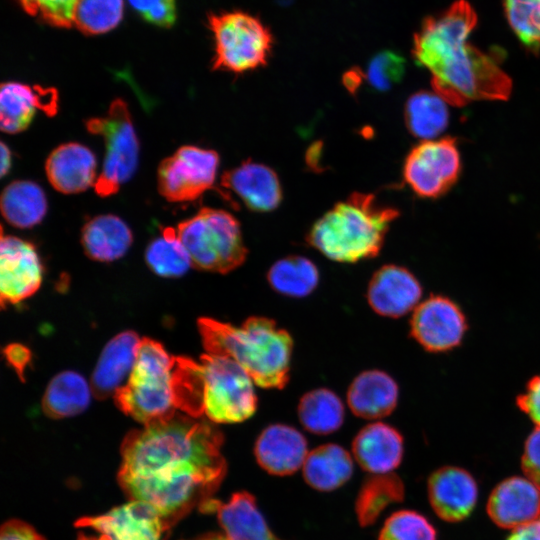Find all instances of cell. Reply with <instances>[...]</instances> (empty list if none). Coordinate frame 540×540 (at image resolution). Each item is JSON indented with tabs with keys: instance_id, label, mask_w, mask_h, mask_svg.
<instances>
[{
	"instance_id": "obj_1",
	"label": "cell",
	"mask_w": 540,
	"mask_h": 540,
	"mask_svg": "<svg viewBox=\"0 0 540 540\" xmlns=\"http://www.w3.org/2000/svg\"><path fill=\"white\" fill-rule=\"evenodd\" d=\"M222 444L212 422L187 414L144 425L122 442L119 484L171 527L220 486L227 470Z\"/></svg>"
},
{
	"instance_id": "obj_2",
	"label": "cell",
	"mask_w": 540,
	"mask_h": 540,
	"mask_svg": "<svg viewBox=\"0 0 540 540\" xmlns=\"http://www.w3.org/2000/svg\"><path fill=\"white\" fill-rule=\"evenodd\" d=\"M477 15L465 0L426 18L416 32L413 57L431 74L432 87L447 103L462 107L477 100H507L512 80L495 53L468 42Z\"/></svg>"
},
{
	"instance_id": "obj_3",
	"label": "cell",
	"mask_w": 540,
	"mask_h": 540,
	"mask_svg": "<svg viewBox=\"0 0 540 540\" xmlns=\"http://www.w3.org/2000/svg\"><path fill=\"white\" fill-rule=\"evenodd\" d=\"M253 381L233 360L211 353L199 361L176 357L172 374L178 410L212 423H238L256 411Z\"/></svg>"
},
{
	"instance_id": "obj_4",
	"label": "cell",
	"mask_w": 540,
	"mask_h": 540,
	"mask_svg": "<svg viewBox=\"0 0 540 540\" xmlns=\"http://www.w3.org/2000/svg\"><path fill=\"white\" fill-rule=\"evenodd\" d=\"M198 327L206 352L233 360L257 386L281 389L287 384L293 341L272 319L253 316L237 327L200 318Z\"/></svg>"
},
{
	"instance_id": "obj_5",
	"label": "cell",
	"mask_w": 540,
	"mask_h": 540,
	"mask_svg": "<svg viewBox=\"0 0 540 540\" xmlns=\"http://www.w3.org/2000/svg\"><path fill=\"white\" fill-rule=\"evenodd\" d=\"M393 207L368 193L355 192L323 214L307 234V242L330 260L354 263L378 255L392 221Z\"/></svg>"
},
{
	"instance_id": "obj_6",
	"label": "cell",
	"mask_w": 540,
	"mask_h": 540,
	"mask_svg": "<svg viewBox=\"0 0 540 540\" xmlns=\"http://www.w3.org/2000/svg\"><path fill=\"white\" fill-rule=\"evenodd\" d=\"M175 358L159 342L141 339L132 372L114 394L118 408L143 425L177 413L172 387Z\"/></svg>"
},
{
	"instance_id": "obj_7",
	"label": "cell",
	"mask_w": 540,
	"mask_h": 540,
	"mask_svg": "<svg viewBox=\"0 0 540 540\" xmlns=\"http://www.w3.org/2000/svg\"><path fill=\"white\" fill-rule=\"evenodd\" d=\"M176 231L195 268L223 274L246 259L240 224L227 211L203 207L180 222Z\"/></svg>"
},
{
	"instance_id": "obj_8",
	"label": "cell",
	"mask_w": 540,
	"mask_h": 540,
	"mask_svg": "<svg viewBox=\"0 0 540 540\" xmlns=\"http://www.w3.org/2000/svg\"><path fill=\"white\" fill-rule=\"evenodd\" d=\"M208 24L215 44L213 69L241 74L266 65L273 38L257 17L242 11L211 13Z\"/></svg>"
},
{
	"instance_id": "obj_9",
	"label": "cell",
	"mask_w": 540,
	"mask_h": 540,
	"mask_svg": "<svg viewBox=\"0 0 540 540\" xmlns=\"http://www.w3.org/2000/svg\"><path fill=\"white\" fill-rule=\"evenodd\" d=\"M85 126L89 133L101 136L106 147L95 192L101 197L113 195L131 179L138 165L139 140L127 103L114 99L104 116L86 120Z\"/></svg>"
},
{
	"instance_id": "obj_10",
	"label": "cell",
	"mask_w": 540,
	"mask_h": 540,
	"mask_svg": "<svg viewBox=\"0 0 540 540\" xmlns=\"http://www.w3.org/2000/svg\"><path fill=\"white\" fill-rule=\"evenodd\" d=\"M461 170L457 140L447 136L415 145L405 158L403 178L417 196L434 199L455 185Z\"/></svg>"
},
{
	"instance_id": "obj_11",
	"label": "cell",
	"mask_w": 540,
	"mask_h": 540,
	"mask_svg": "<svg viewBox=\"0 0 540 540\" xmlns=\"http://www.w3.org/2000/svg\"><path fill=\"white\" fill-rule=\"evenodd\" d=\"M218 167L214 150L182 146L159 164V193L169 202L193 201L213 186Z\"/></svg>"
},
{
	"instance_id": "obj_12",
	"label": "cell",
	"mask_w": 540,
	"mask_h": 540,
	"mask_svg": "<svg viewBox=\"0 0 540 540\" xmlns=\"http://www.w3.org/2000/svg\"><path fill=\"white\" fill-rule=\"evenodd\" d=\"M75 527L84 530L80 540H165L170 529L152 506L137 500L83 517Z\"/></svg>"
},
{
	"instance_id": "obj_13",
	"label": "cell",
	"mask_w": 540,
	"mask_h": 540,
	"mask_svg": "<svg viewBox=\"0 0 540 540\" xmlns=\"http://www.w3.org/2000/svg\"><path fill=\"white\" fill-rule=\"evenodd\" d=\"M467 330L461 308L450 298L433 295L419 303L410 320L411 336L425 350L446 352L457 347Z\"/></svg>"
},
{
	"instance_id": "obj_14",
	"label": "cell",
	"mask_w": 540,
	"mask_h": 540,
	"mask_svg": "<svg viewBox=\"0 0 540 540\" xmlns=\"http://www.w3.org/2000/svg\"><path fill=\"white\" fill-rule=\"evenodd\" d=\"M43 267L30 242L1 234L0 294L1 304H16L33 295L42 282Z\"/></svg>"
},
{
	"instance_id": "obj_15",
	"label": "cell",
	"mask_w": 540,
	"mask_h": 540,
	"mask_svg": "<svg viewBox=\"0 0 540 540\" xmlns=\"http://www.w3.org/2000/svg\"><path fill=\"white\" fill-rule=\"evenodd\" d=\"M422 296L417 278L406 268L389 264L379 268L370 279L367 301L379 315L398 318L414 310Z\"/></svg>"
},
{
	"instance_id": "obj_16",
	"label": "cell",
	"mask_w": 540,
	"mask_h": 540,
	"mask_svg": "<svg viewBox=\"0 0 540 540\" xmlns=\"http://www.w3.org/2000/svg\"><path fill=\"white\" fill-rule=\"evenodd\" d=\"M220 183L229 195L235 196L250 211H272L282 200V188L277 174L261 163L247 160L224 172Z\"/></svg>"
},
{
	"instance_id": "obj_17",
	"label": "cell",
	"mask_w": 540,
	"mask_h": 540,
	"mask_svg": "<svg viewBox=\"0 0 540 540\" xmlns=\"http://www.w3.org/2000/svg\"><path fill=\"white\" fill-rule=\"evenodd\" d=\"M487 512L502 528L528 525L540 518V490L527 478H507L490 494Z\"/></svg>"
},
{
	"instance_id": "obj_18",
	"label": "cell",
	"mask_w": 540,
	"mask_h": 540,
	"mask_svg": "<svg viewBox=\"0 0 540 540\" xmlns=\"http://www.w3.org/2000/svg\"><path fill=\"white\" fill-rule=\"evenodd\" d=\"M428 496L435 513L448 522L465 519L473 511L478 496L470 473L459 467H442L428 480Z\"/></svg>"
},
{
	"instance_id": "obj_19",
	"label": "cell",
	"mask_w": 540,
	"mask_h": 540,
	"mask_svg": "<svg viewBox=\"0 0 540 540\" xmlns=\"http://www.w3.org/2000/svg\"><path fill=\"white\" fill-rule=\"evenodd\" d=\"M57 92L52 88L30 86L20 82H4L0 88V127L16 134L31 124L36 110L53 116L57 112Z\"/></svg>"
},
{
	"instance_id": "obj_20",
	"label": "cell",
	"mask_w": 540,
	"mask_h": 540,
	"mask_svg": "<svg viewBox=\"0 0 540 540\" xmlns=\"http://www.w3.org/2000/svg\"><path fill=\"white\" fill-rule=\"evenodd\" d=\"M254 454L258 464L269 474L290 475L303 466L308 455L307 441L292 426L272 424L259 434Z\"/></svg>"
},
{
	"instance_id": "obj_21",
	"label": "cell",
	"mask_w": 540,
	"mask_h": 540,
	"mask_svg": "<svg viewBox=\"0 0 540 540\" xmlns=\"http://www.w3.org/2000/svg\"><path fill=\"white\" fill-rule=\"evenodd\" d=\"M199 509L217 516L228 540H281L269 529L255 498L248 492L234 493L225 503L211 498Z\"/></svg>"
},
{
	"instance_id": "obj_22",
	"label": "cell",
	"mask_w": 540,
	"mask_h": 540,
	"mask_svg": "<svg viewBox=\"0 0 540 540\" xmlns=\"http://www.w3.org/2000/svg\"><path fill=\"white\" fill-rule=\"evenodd\" d=\"M93 152L77 142L56 147L47 157L45 172L53 188L64 194L83 192L98 178Z\"/></svg>"
},
{
	"instance_id": "obj_23",
	"label": "cell",
	"mask_w": 540,
	"mask_h": 540,
	"mask_svg": "<svg viewBox=\"0 0 540 540\" xmlns=\"http://www.w3.org/2000/svg\"><path fill=\"white\" fill-rule=\"evenodd\" d=\"M140 340L135 332L125 331L106 344L91 379V389L97 398L114 396L127 382L136 361Z\"/></svg>"
},
{
	"instance_id": "obj_24",
	"label": "cell",
	"mask_w": 540,
	"mask_h": 540,
	"mask_svg": "<svg viewBox=\"0 0 540 540\" xmlns=\"http://www.w3.org/2000/svg\"><path fill=\"white\" fill-rule=\"evenodd\" d=\"M352 451L365 471L388 474L401 463L403 438L394 427L383 422H373L355 436Z\"/></svg>"
},
{
	"instance_id": "obj_25",
	"label": "cell",
	"mask_w": 540,
	"mask_h": 540,
	"mask_svg": "<svg viewBox=\"0 0 540 540\" xmlns=\"http://www.w3.org/2000/svg\"><path fill=\"white\" fill-rule=\"evenodd\" d=\"M398 385L386 372L367 370L357 375L347 391L350 410L364 419H380L395 409Z\"/></svg>"
},
{
	"instance_id": "obj_26",
	"label": "cell",
	"mask_w": 540,
	"mask_h": 540,
	"mask_svg": "<svg viewBox=\"0 0 540 540\" xmlns=\"http://www.w3.org/2000/svg\"><path fill=\"white\" fill-rule=\"evenodd\" d=\"M132 232L118 216L103 214L87 221L81 231V243L87 256L101 262L121 258L132 243Z\"/></svg>"
},
{
	"instance_id": "obj_27",
	"label": "cell",
	"mask_w": 540,
	"mask_h": 540,
	"mask_svg": "<svg viewBox=\"0 0 540 540\" xmlns=\"http://www.w3.org/2000/svg\"><path fill=\"white\" fill-rule=\"evenodd\" d=\"M353 473L350 454L340 445L328 443L308 453L303 464L304 479L312 488L328 492L345 484Z\"/></svg>"
},
{
	"instance_id": "obj_28",
	"label": "cell",
	"mask_w": 540,
	"mask_h": 540,
	"mask_svg": "<svg viewBox=\"0 0 540 540\" xmlns=\"http://www.w3.org/2000/svg\"><path fill=\"white\" fill-rule=\"evenodd\" d=\"M0 207L9 224L26 229L43 220L47 212V199L42 188L35 182L17 180L2 191Z\"/></svg>"
},
{
	"instance_id": "obj_29",
	"label": "cell",
	"mask_w": 540,
	"mask_h": 540,
	"mask_svg": "<svg viewBox=\"0 0 540 540\" xmlns=\"http://www.w3.org/2000/svg\"><path fill=\"white\" fill-rule=\"evenodd\" d=\"M91 392L89 384L79 373L61 372L48 384L42 399V409L51 418L75 416L88 407Z\"/></svg>"
},
{
	"instance_id": "obj_30",
	"label": "cell",
	"mask_w": 540,
	"mask_h": 540,
	"mask_svg": "<svg viewBox=\"0 0 540 540\" xmlns=\"http://www.w3.org/2000/svg\"><path fill=\"white\" fill-rule=\"evenodd\" d=\"M446 101L435 92L418 91L406 101L404 119L408 131L422 140H432L448 126Z\"/></svg>"
},
{
	"instance_id": "obj_31",
	"label": "cell",
	"mask_w": 540,
	"mask_h": 540,
	"mask_svg": "<svg viewBox=\"0 0 540 540\" xmlns=\"http://www.w3.org/2000/svg\"><path fill=\"white\" fill-rule=\"evenodd\" d=\"M297 412L302 426L317 435H327L338 430L345 414L341 399L326 388H317L304 394Z\"/></svg>"
},
{
	"instance_id": "obj_32",
	"label": "cell",
	"mask_w": 540,
	"mask_h": 540,
	"mask_svg": "<svg viewBox=\"0 0 540 540\" xmlns=\"http://www.w3.org/2000/svg\"><path fill=\"white\" fill-rule=\"evenodd\" d=\"M267 280L274 291L288 297L303 298L317 287L319 272L308 258L292 255L276 261L268 270Z\"/></svg>"
},
{
	"instance_id": "obj_33",
	"label": "cell",
	"mask_w": 540,
	"mask_h": 540,
	"mask_svg": "<svg viewBox=\"0 0 540 540\" xmlns=\"http://www.w3.org/2000/svg\"><path fill=\"white\" fill-rule=\"evenodd\" d=\"M403 495V484L394 474H375L367 478L356 501L360 524H372L389 504L401 501Z\"/></svg>"
},
{
	"instance_id": "obj_34",
	"label": "cell",
	"mask_w": 540,
	"mask_h": 540,
	"mask_svg": "<svg viewBox=\"0 0 540 540\" xmlns=\"http://www.w3.org/2000/svg\"><path fill=\"white\" fill-rule=\"evenodd\" d=\"M145 259L152 271L162 277L182 276L192 266L190 256L173 227H164L161 235L150 242Z\"/></svg>"
},
{
	"instance_id": "obj_35",
	"label": "cell",
	"mask_w": 540,
	"mask_h": 540,
	"mask_svg": "<svg viewBox=\"0 0 540 540\" xmlns=\"http://www.w3.org/2000/svg\"><path fill=\"white\" fill-rule=\"evenodd\" d=\"M123 10V0H78L73 26L86 35L104 34L118 26Z\"/></svg>"
},
{
	"instance_id": "obj_36",
	"label": "cell",
	"mask_w": 540,
	"mask_h": 540,
	"mask_svg": "<svg viewBox=\"0 0 540 540\" xmlns=\"http://www.w3.org/2000/svg\"><path fill=\"white\" fill-rule=\"evenodd\" d=\"M507 20L520 42L540 52V0H504Z\"/></svg>"
},
{
	"instance_id": "obj_37",
	"label": "cell",
	"mask_w": 540,
	"mask_h": 540,
	"mask_svg": "<svg viewBox=\"0 0 540 540\" xmlns=\"http://www.w3.org/2000/svg\"><path fill=\"white\" fill-rule=\"evenodd\" d=\"M379 540H436V532L421 514L401 510L392 514L381 529Z\"/></svg>"
},
{
	"instance_id": "obj_38",
	"label": "cell",
	"mask_w": 540,
	"mask_h": 540,
	"mask_svg": "<svg viewBox=\"0 0 540 540\" xmlns=\"http://www.w3.org/2000/svg\"><path fill=\"white\" fill-rule=\"evenodd\" d=\"M405 72V59L393 51L376 54L364 74L367 82L377 91L390 90L398 84Z\"/></svg>"
},
{
	"instance_id": "obj_39",
	"label": "cell",
	"mask_w": 540,
	"mask_h": 540,
	"mask_svg": "<svg viewBox=\"0 0 540 540\" xmlns=\"http://www.w3.org/2000/svg\"><path fill=\"white\" fill-rule=\"evenodd\" d=\"M78 0H17L23 10L41 21L59 28L73 26Z\"/></svg>"
},
{
	"instance_id": "obj_40",
	"label": "cell",
	"mask_w": 540,
	"mask_h": 540,
	"mask_svg": "<svg viewBox=\"0 0 540 540\" xmlns=\"http://www.w3.org/2000/svg\"><path fill=\"white\" fill-rule=\"evenodd\" d=\"M142 18L158 27L169 28L176 20L175 0H128Z\"/></svg>"
},
{
	"instance_id": "obj_41",
	"label": "cell",
	"mask_w": 540,
	"mask_h": 540,
	"mask_svg": "<svg viewBox=\"0 0 540 540\" xmlns=\"http://www.w3.org/2000/svg\"><path fill=\"white\" fill-rule=\"evenodd\" d=\"M522 470L540 490V426H537L528 436L521 460Z\"/></svg>"
},
{
	"instance_id": "obj_42",
	"label": "cell",
	"mask_w": 540,
	"mask_h": 540,
	"mask_svg": "<svg viewBox=\"0 0 540 540\" xmlns=\"http://www.w3.org/2000/svg\"><path fill=\"white\" fill-rule=\"evenodd\" d=\"M516 404L536 426H540V375L528 381L525 391L518 395Z\"/></svg>"
},
{
	"instance_id": "obj_43",
	"label": "cell",
	"mask_w": 540,
	"mask_h": 540,
	"mask_svg": "<svg viewBox=\"0 0 540 540\" xmlns=\"http://www.w3.org/2000/svg\"><path fill=\"white\" fill-rule=\"evenodd\" d=\"M0 540H46L31 525L17 519L5 522L1 527Z\"/></svg>"
},
{
	"instance_id": "obj_44",
	"label": "cell",
	"mask_w": 540,
	"mask_h": 540,
	"mask_svg": "<svg viewBox=\"0 0 540 540\" xmlns=\"http://www.w3.org/2000/svg\"><path fill=\"white\" fill-rule=\"evenodd\" d=\"M5 355L11 365L21 374L30 359L29 351L19 344H12L5 350Z\"/></svg>"
},
{
	"instance_id": "obj_45",
	"label": "cell",
	"mask_w": 540,
	"mask_h": 540,
	"mask_svg": "<svg viewBox=\"0 0 540 540\" xmlns=\"http://www.w3.org/2000/svg\"><path fill=\"white\" fill-rule=\"evenodd\" d=\"M507 540H540V518L513 530Z\"/></svg>"
},
{
	"instance_id": "obj_46",
	"label": "cell",
	"mask_w": 540,
	"mask_h": 540,
	"mask_svg": "<svg viewBox=\"0 0 540 540\" xmlns=\"http://www.w3.org/2000/svg\"><path fill=\"white\" fill-rule=\"evenodd\" d=\"M12 164V153L5 143H1V176L6 175Z\"/></svg>"
},
{
	"instance_id": "obj_47",
	"label": "cell",
	"mask_w": 540,
	"mask_h": 540,
	"mask_svg": "<svg viewBox=\"0 0 540 540\" xmlns=\"http://www.w3.org/2000/svg\"><path fill=\"white\" fill-rule=\"evenodd\" d=\"M192 540H228V538L218 533H207Z\"/></svg>"
}]
</instances>
